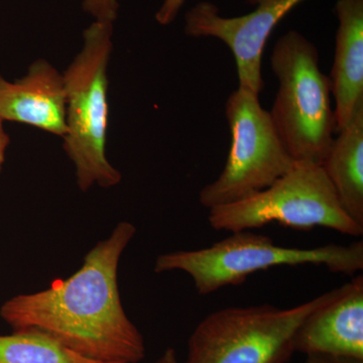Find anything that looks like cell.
I'll use <instances>...</instances> for the list:
<instances>
[{"label": "cell", "mask_w": 363, "mask_h": 363, "mask_svg": "<svg viewBox=\"0 0 363 363\" xmlns=\"http://www.w3.org/2000/svg\"><path fill=\"white\" fill-rule=\"evenodd\" d=\"M305 363H363V360L326 357V355H308Z\"/></svg>", "instance_id": "2e32d148"}, {"label": "cell", "mask_w": 363, "mask_h": 363, "mask_svg": "<svg viewBox=\"0 0 363 363\" xmlns=\"http://www.w3.org/2000/svg\"><path fill=\"white\" fill-rule=\"evenodd\" d=\"M305 264L325 267L331 272L354 276L363 269V242L331 243L314 248L277 245L264 234L241 230L230 233L210 247L162 253L155 262L157 274L186 272L196 291L206 296L228 286H238L255 272L278 267Z\"/></svg>", "instance_id": "3957f363"}, {"label": "cell", "mask_w": 363, "mask_h": 363, "mask_svg": "<svg viewBox=\"0 0 363 363\" xmlns=\"http://www.w3.org/2000/svg\"><path fill=\"white\" fill-rule=\"evenodd\" d=\"M272 70L279 87L272 123L294 162H323L336 133L331 83L320 68L316 45L289 30L274 45Z\"/></svg>", "instance_id": "277c9868"}, {"label": "cell", "mask_w": 363, "mask_h": 363, "mask_svg": "<svg viewBox=\"0 0 363 363\" xmlns=\"http://www.w3.org/2000/svg\"><path fill=\"white\" fill-rule=\"evenodd\" d=\"M186 0H164L156 13V21L160 25L168 26L175 21Z\"/></svg>", "instance_id": "9a60e30c"}, {"label": "cell", "mask_w": 363, "mask_h": 363, "mask_svg": "<svg viewBox=\"0 0 363 363\" xmlns=\"http://www.w3.org/2000/svg\"><path fill=\"white\" fill-rule=\"evenodd\" d=\"M338 133L321 167L345 213L363 227V109Z\"/></svg>", "instance_id": "7c38bea8"}, {"label": "cell", "mask_w": 363, "mask_h": 363, "mask_svg": "<svg viewBox=\"0 0 363 363\" xmlns=\"http://www.w3.org/2000/svg\"><path fill=\"white\" fill-rule=\"evenodd\" d=\"M0 119L63 138L67 133L63 73L40 59L20 79L9 81L0 75Z\"/></svg>", "instance_id": "30bf717a"}, {"label": "cell", "mask_w": 363, "mask_h": 363, "mask_svg": "<svg viewBox=\"0 0 363 363\" xmlns=\"http://www.w3.org/2000/svg\"><path fill=\"white\" fill-rule=\"evenodd\" d=\"M121 0H83V9L94 21L112 23L116 21Z\"/></svg>", "instance_id": "5bb4252c"}, {"label": "cell", "mask_w": 363, "mask_h": 363, "mask_svg": "<svg viewBox=\"0 0 363 363\" xmlns=\"http://www.w3.org/2000/svg\"><path fill=\"white\" fill-rule=\"evenodd\" d=\"M259 96L238 86L227 99L231 147L220 175L200 191L199 201L207 209L240 201L269 187L295 162Z\"/></svg>", "instance_id": "52a82bcc"}, {"label": "cell", "mask_w": 363, "mask_h": 363, "mask_svg": "<svg viewBox=\"0 0 363 363\" xmlns=\"http://www.w3.org/2000/svg\"><path fill=\"white\" fill-rule=\"evenodd\" d=\"M135 233L130 222L117 224L86 253L77 272L44 291L9 298L0 317L13 331L42 332L89 359L140 363L145 340L124 311L117 279L119 262Z\"/></svg>", "instance_id": "6da1fadb"}, {"label": "cell", "mask_w": 363, "mask_h": 363, "mask_svg": "<svg viewBox=\"0 0 363 363\" xmlns=\"http://www.w3.org/2000/svg\"><path fill=\"white\" fill-rule=\"evenodd\" d=\"M0 363H105L69 350L47 334L35 330L0 335Z\"/></svg>", "instance_id": "4fadbf2b"}, {"label": "cell", "mask_w": 363, "mask_h": 363, "mask_svg": "<svg viewBox=\"0 0 363 363\" xmlns=\"http://www.w3.org/2000/svg\"><path fill=\"white\" fill-rule=\"evenodd\" d=\"M9 143H11V138L4 130V121L0 119V173L4 169V162H6V150Z\"/></svg>", "instance_id": "e0dca14e"}, {"label": "cell", "mask_w": 363, "mask_h": 363, "mask_svg": "<svg viewBox=\"0 0 363 363\" xmlns=\"http://www.w3.org/2000/svg\"><path fill=\"white\" fill-rule=\"evenodd\" d=\"M155 363H179L176 350L174 348H167Z\"/></svg>", "instance_id": "ac0fdd59"}, {"label": "cell", "mask_w": 363, "mask_h": 363, "mask_svg": "<svg viewBox=\"0 0 363 363\" xmlns=\"http://www.w3.org/2000/svg\"><path fill=\"white\" fill-rule=\"evenodd\" d=\"M330 295L288 309L262 304L211 313L191 334L184 363H286L298 326Z\"/></svg>", "instance_id": "8992f818"}, {"label": "cell", "mask_w": 363, "mask_h": 363, "mask_svg": "<svg viewBox=\"0 0 363 363\" xmlns=\"http://www.w3.org/2000/svg\"><path fill=\"white\" fill-rule=\"evenodd\" d=\"M338 28L330 79L339 133L363 109V0H337Z\"/></svg>", "instance_id": "8fae6325"}, {"label": "cell", "mask_w": 363, "mask_h": 363, "mask_svg": "<svg viewBox=\"0 0 363 363\" xmlns=\"http://www.w3.org/2000/svg\"><path fill=\"white\" fill-rule=\"evenodd\" d=\"M112 35V23L93 21L83 33L82 48L63 73L67 126L63 147L82 192L94 186L116 187L123 179L106 155Z\"/></svg>", "instance_id": "7a4b0ae2"}, {"label": "cell", "mask_w": 363, "mask_h": 363, "mask_svg": "<svg viewBox=\"0 0 363 363\" xmlns=\"http://www.w3.org/2000/svg\"><path fill=\"white\" fill-rule=\"evenodd\" d=\"M208 221L215 230L228 233L277 222L297 230L324 227L353 238L363 234L341 207L322 167L304 162H294L269 187L250 197L211 208Z\"/></svg>", "instance_id": "5b68a950"}, {"label": "cell", "mask_w": 363, "mask_h": 363, "mask_svg": "<svg viewBox=\"0 0 363 363\" xmlns=\"http://www.w3.org/2000/svg\"><path fill=\"white\" fill-rule=\"evenodd\" d=\"M295 352L363 360V276L331 290L294 337Z\"/></svg>", "instance_id": "9c48e42d"}, {"label": "cell", "mask_w": 363, "mask_h": 363, "mask_svg": "<svg viewBox=\"0 0 363 363\" xmlns=\"http://www.w3.org/2000/svg\"><path fill=\"white\" fill-rule=\"evenodd\" d=\"M304 0H248L255 11L226 18L209 1L195 4L185 16V33L192 38H215L233 52L238 86L260 94L264 88L262 55L272 30Z\"/></svg>", "instance_id": "ba28073f"}]
</instances>
